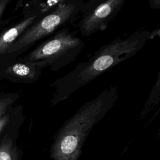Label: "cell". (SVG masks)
I'll return each instance as SVG.
<instances>
[{
  "label": "cell",
  "instance_id": "6da1fadb",
  "mask_svg": "<svg viewBox=\"0 0 160 160\" xmlns=\"http://www.w3.org/2000/svg\"><path fill=\"white\" fill-rule=\"evenodd\" d=\"M159 36V29L152 31H137L103 45L89 59L79 62L72 71L51 84L53 90L51 107L64 101L104 72L135 56L148 41Z\"/></svg>",
  "mask_w": 160,
  "mask_h": 160
},
{
  "label": "cell",
  "instance_id": "7a4b0ae2",
  "mask_svg": "<svg viewBox=\"0 0 160 160\" xmlns=\"http://www.w3.org/2000/svg\"><path fill=\"white\" fill-rule=\"evenodd\" d=\"M112 109V104L98 94L83 104L55 134L50 147L52 160H78L84 143L92 129Z\"/></svg>",
  "mask_w": 160,
  "mask_h": 160
},
{
  "label": "cell",
  "instance_id": "3957f363",
  "mask_svg": "<svg viewBox=\"0 0 160 160\" xmlns=\"http://www.w3.org/2000/svg\"><path fill=\"white\" fill-rule=\"evenodd\" d=\"M64 26L42 40L22 59L36 64L42 69L58 71L72 63L81 53L85 42Z\"/></svg>",
  "mask_w": 160,
  "mask_h": 160
},
{
  "label": "cell",
  "instance_id": "277c9868",
  "mask_svg": "<svg viewBox=\"0 0 160 160\" xmlns=\"http://www.w3.org/2000/svg\"><path fill=\"white\" fill-rule=\"evenodd\" d=\"M84 4V2L81 0H61L52 10L27 29L9 49L8 53L23 52L72 23L79 17Z\"/></svg>",
  "mask_w": 160,
  "mask_h": 160
},
{
  "label": "cell",
  "instance_id": "5b68a950",
  "mask_svg": "<svg viewBox=\"0 0 160 160\" xmlns=\"http://www.w3.org/2000/svg\"><path fill=\"white\" fill-rule=\"evenodd\" d=\"M126 0H92L84 2L78 23L81 35L89 36L105 30L122 8Z\"/></svg>",
  "mask_w": 160,
  "mask_h": 160
},
{
  "label": "cell",
  "instance_id": "8992f818",
  "mask_svg": "<svg viewBox=\"0 0 160 160\" xmlns=\"http://www.w3.org/2000/svg\"><path fill=\"white\" fill-rule=\"evenodd\" d=\"M56 1L41 2L40 5L32 8L21 21L3 32L0 35V56L8 53L9 49L27 29L52 10L58 3Z\"/></svg>",
  "mask_w": 160,
  "mask_h": 160
},
{
  "label": "cell",
  "instance_id": "52a82bcc",
  "mask_svg": "<svg viewBox=\"0 0 160 160\" xmlns=\"http://www.w3.org/2000/svg\"><path fill=\"white\" fill-rule=\"evenodd\" d=\"M42 69L35 63L22 60L15 62L6 68L7 74L21 82H34L41 77Z\"/></svg>",
  "mask_w": 160,
  "mask_h": 160
},
{
  "label": "cell",
  "instance_id": "ba28073f",
  "mask_svg": "<svg viewBox=\"0 0 160 160\" xmlns=\"http://www.w3.org/2000/svg\"><path fill=\"white\" fill-rule=\"evenodd\" d=\"M21 159V152L14 139L6 136L0 142V160Z\"/></svg>",
  "mask_w": 160,
  "mask_h": 160
},
{
  "label": "cell",
  "instance_id": "9c48e42d",
  "mask_svg": "<svg viewBox=\"0 0 160 160\" xmlns=\"http://www.w3.org/2000/svg\"><path fill=\"white\" fill-rule=\"evenodd\" d=\"M159 98H160V71L158 72L156 82L154 83L153 88L149 94V98L146 102L145 103L144 107L140 114L141 119L145 118L149 112L153 110L159 104Z\"/></svg>",
  "mask_w": 160,
  "mask_h": 160
},
{
  "label": "cell",
  "instance_id": "30bf717a",
  "mask_svg": "<svg viewBox=\"0 0 160 160\" xmlns=\"http://www.w3.org/2000/svg\"><path fill=\"white\" fill-rule=\"evenodd\" d=\"M18 98V94H12L0 98V118L6 114L8 108Z\"/></svg>",
  "mask_w": 160,
  "mask_h": 160
},
{
  "label": "cell",
  "instance_id": "8fae6325",
  "mask_svg": "<svg viewBox=\"0 0 160 160\" xmlns=\"http://www.w3.org/2000/svg\"><path fill=\"white\" fill-rule=\"evenodd\" d=\"M10 117L8 114H4L0 118V134L6 126L8 123L9 122Z\"/></svg>",
  "mask_w": 160,
  "mask_h": 160
},
{
  "label": "cell",
  "instance_id": "7c38bea8",
  "mask_svg": "<svg viewBox=\"0 0 160 160\" xmlns=\"http://www.w3.org/2000/svg\"><path fill=\"white\" fill-rule=\"evenodd\" d=\"M9 2V0H0V20Z\"/></svg>",
  "mask_w": 160,
  "mask_h": 160
}]
</instances>
